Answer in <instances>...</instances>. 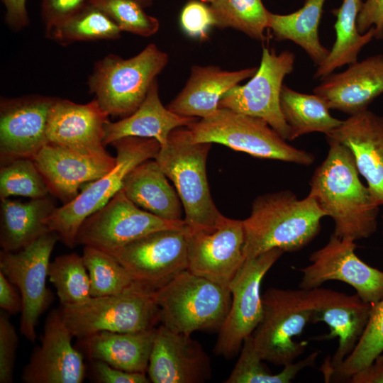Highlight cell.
<instances>
[{"mask_svg":"<svg viewBox=\"0 0 383 383\" xmlns=\"http://www.w3.org/2000/svg\"><path fill=\"white\" fill-rule=\"evenodd\" d=\"M329 149L310 181L312 196L334 223L333 235L356 241L368 238L377 227L379 205L360 179L350 150L326 138Z\"/></svg>","mask_w":383,"mask_h":383,"instance_id":"obj_1","label":"cell"},{"mask_svg":"<svg viewBox=\"0 0 383 383\" xmlns=\"http://www.w3.org/2000/svg\"><path fill=\"white\" fill-rule=\"evenodd\" d=\"M325 216L308 194L302 199L284 190L257 196L250 215L243 220L245 259L273 248L296 252L310 243L321 231Z\"/></svg>","mask_w":383,"mask_h":383,"instance_id":"obj_2","label":"cell"},{"mask_svg":"<svg viewBox=\"0 0 383 383\" xmlns=\"http://www.w3.org/2000/svg\"><path fill=\"white\" fill-rule=\"evenodd\" d=\"M212 143H192L187 127L173 130L154 160L173 182L190 229L214 227L223 214L216 206L206 176V160Z\"/></svg>","mask_w":383,"mask_h":383,"instance_id":"obj_3","label":"cell"},{"mask_svg":"<svg viewBox=\"0 0 383 383\" xmlns=\"http://www.w3.org/2000/svg\"><path fill=\"white\" fill-rule=\"evenodd\" d=\"M168 62L167 53L154 43L128 59L110 53L94 63L89 92L109 116H128L143 103Z\"/></svg>","mask_w":383,"mask_h":383,"instance_id":"obj_4","label":"cell"},{"mask_svg":"<svg viewBox=\"0 0 383 383\" xmlns=\"http://www.w3.org/2000/svg\"><path fill=\"white\" fill-rule=\"evenodd\" d=\"M116 150L114 167L101 177L86 184L67 204L56 207L44 221L66 246H76V238L84 221L104 206L122 188L127 174L143 162L154 158L160 145L153 138L126 137L112 143Z\"/></svg>","mask_w":383,"mask_h":383,"instance_id":"obj_5","label":"cell"},{"mask_svg":"<svg viewBox=\"0 0 383 383\" xmlns=\"http://www.w3.org/2000/svg\"><path fill=\"white\" fill-rule=\"evenodd\" d=\"M161 324L186 335L196 331L219 329L230 309L229 287L188 270L153 292Z\"/></svg>","mask_w":383,"mask_h":383,"instance_id":"obj_6","label":"cell"},{"mask_svg":"<svg viewBox=\"0 0 383 383\" xmlns=\"http://www.w3.org/2000/svg\"><path fill=\"white\" fill-rule=\"evenodd\" d=\"M192 143H219L255 157L302 165L315 160L313 154L296 148L265 121L228 109H218L187 127Z\"/></svg>","mask_w":383,"mask_h":383,"instance_id":"obj_7","label":"cell"},{"mask_svg":"<svg viewBox=\"0 0 383 383\" xmlns=\"http://www.w3.org/2000/svg\"><path fill=\"white\" fill-rule=\"evenodd\" d=\"M263 315L251 335L253 345L264 360L275 365L294 362L307 342L296 341L309 323L313 309L307 289L270 288L262 295Z\"/></svg>","mask_w":383,"mask_h":383,"instance_id":"obj_8","label":"cell"},{"mask_svg":"<svg viewBox=\"0 0 383 383\" xmlns=\"http://www.w3.org/2000/svg\"><path fill=\"white\" fill-rule=\"evenodd\" d=\"M59 310L70 332L78 339L103 331L140 332L160 323L153 292L137 284L118 294L91 297L77 305H60Z\"/></svg>","mask_w":383,"mask_h":383,"instance_id":"obj_9","label":"cell"},{"mask_svg":"<svg viewBox=\"0 0 383 383\" xmlns=\"http://www.w3.org/2000/svg\"><path fill=\"white\" fill-rule=\"evenodd\" d=\"M58 240L56 233L49 231L18 251L0 252V272L21 296L20 331L33 343L36 339L38 320L53 299L46 287V278L50 257Z\"/></svg>","mask_w":383,"mask_h":383,"instance_id":"obj_10","label":"cell"},{"mask_svg":"<svg viewBox=\"0 0 383 383\" xmlns=\"http://www.w3.org/2000/svg\"><path fill=\"white\" fill-rule=\"evenodd\" d=\"M109 253L135 284L154 292L188 269L186 224L150 233Z\"/></svg>","mask_w":383,"mask_h":383,"instance_id":"obj_11","label":"cell"},{"mask_svg":"<svg viewBox=\"0 0 383 383\" xmlns=\"http://www.w3.org/2000/svg\"><path fill=\"white\" fill-rule=\"evenodd\" d=\"M284 252L278 248L246 259L229 285L231 303L218 329L214 353L232 358L241 349L262 320L263 306L260 287L263 277Z\"/></svg>","mask_w":383,"mask_h":383,"instance_id":"obj_12","label":"cell"},{"mask_svg":"<svg viewBox=\"0 0 383 383\" xmlns=\"http://www.w3.org/2000/svg\"><path fill=\"white\" fill-rule=\"evenodd\" d=\"M295 55L289 50L276 53L262 49L259 67L243 85H235L221 99L218 109L260 118L265 121L284 140L289 141V128L280 108V95L284 77L294 70Z\"/></svg>","mask_w":383,"mask_h":383,"instance_id":"obj_13","label":"cell"},{"mask_svg":"<svg viewBox=\"0 0 383 383\" xmlns=\"http://www.w3.org/2000/svg\"><path fill=\"white\" fill-rule=\"evenodd\" d=\"M185 226L184 221L161 218L129 200L122 189L82 223L76 245L111 252L150 233Z\"/></svg>","mask_w":383,"mask_h":383,"instance_id":"obj_14","label":"cell"},{"mask_svg":"<svg viewBox=\"0 0 383 383\" xmlns=\"http://www.w3.org/2000/svg\"><path fill=\"white\" fill-rule=\"evenodd\" d=\"M356 244L332 234L328 243L311 254V264L300 269L299 288L319 287L327 281L337 280L351 286L360 298L374 304L383 298V271L360 259Z\"/></svg>","mask_w":383,"mask_h":383,"instance_id":"obj_15","label":"cell"},{"mask_svg":"<svg viewBox=\"0 0 383 383\" xmlns=\"http://www.w3.org/2000/svg\"><path fill=\"white\" fill-rule=\"evenodd\" d=\"M188 270L224 287L229 285L245 261L243 220L223 215L210 228L186 226Z\"/></svg>","mask_w":383,"mask_h":383,"instance_id":"obj_16","label":"cell"},{"mask_svg":"<svg viewBox=\"0 0 383 383\" xmlns=\"http://www.w3.org/2000/svg\"><path fill=\"white\" fill-rule=\"evenodd\" d=\"M307 290L313 309L311 323L323 322L330 329L321 339L338 338L335 353L319 369L326 382L355 349L367 326L372 305L357 294L349 295L320 287Z\"/></svg>","mask_w":383,"mask_h":383,"instance_id":"obj_17","label":"cell"},{"mask_svg":"<svg viewBox=\"0 0 383 383\" xmlns=\"http://www.w3.org/2000/svg\"><path fill=\"white\" fill-rule=\"evenodd\" d=\"M56 99L38 94L1 98V165L17 158L33 159L48 144V123Z\"/></svg>","mask_w":383,"mask_h":383,"instance_id":"obj_18","label":"cell"},{"mask_svg":"<svg viewBox=\"0 0 383 383\" xmlns=\"http://www.w3.org/2000/svg\"><path fill=\"white\" fill-rule=\"evenodd\" d=\"M72 335L60 310L48 316L40 345L22 373L26 383H82L86 366L82 353L72 344Z\"/></svg>","mask_w":383,"mask_h":383,"instance_id":"obj_19","label":"cell"},{"mask_svg":"<svg viewBox=\"0 0 383 383\" xmlns=\"http://www.w3.org/2000/svg\"><path fill=\"white\" fill-rule=\"evenodd\" d=\"M33 160L50 194L63 204L72 201L82 186L101 177L116 163L106 151L84 154L49 143Z\"/></svg>","mask_w":383,"mask_h":383,"instance_id":"obj_20","label":"cell"},{"mask_svg":"<svg viewBox=\"0 0 383 383\" xmlns=\"http://www.w3.org/2000/svg\"><path fill=\"white\" fill-rule=\"evenodd\" d=\"M147 372L153 383H204L211 379V366L199 342L161 324L156 328Z\"/></svg>","mask_w":383,"mask_h":383,"instance_id":"obj_21","label":"cell"},{"mask_svg":"<svg viewBox=\"0 0 383 383\" xmlns=\"http://www.w3.org/2000/svg\"><path fill=\"white\" fill-rule=\"evenodd\" d=\"M109 116L95 99L81 104L57 98L49 116L48 143L84 154L105 152L104 127Z\"/></svg>","mask_w":383,"mask_h":383,"instance_id":"obj_22","label":"cell"},{"mask_svg":"<svg viewBox=\"0 0 383 383\" xmlns=\"http://www.w3.org/2000/svg\"><path fill=\"white\" fill-rule=\"evenodd\" d=\"M326 136L350 150L374 199L383 206V116L366 109L350 116Z\"/></svg>","mask_w":383,"mask_h":383,"instance_id":"obj_23","label":"cell"},{"mask_svg":"<svg viewBox=\"0 0 383 383\" xmlns=\"http://www.w3.org/2000/svg\"><path fill=\"white\" fill-rule=\"evenodd\" d=\"M330 109L350 116L366 109L383 94V55L370 56L348 65L343 72L331 73L313 89Z\"/></svg>","mask_w":383,"mask_h":383,"instance_id":"obj_24","label":"cell"},{"mask_svg":"<svg viewBox=\"0 0 383 383\" xmlns=\"http://www.w3.org/2000/svg\"><path fill=\"white\" fill-rule=\"evenodd\" d=\"M257 68L229 71L215 65H194L185 86L167 107L179 115L206 118L218 109L221 99L228 90L251 78Z\"/></svg>","mask_w":383,"mask_h":383,"instance_id":"obj_25","label":"cell"},{"mask_svg":"<svg viewBox=\"0 0 383 383\" xmlns=\"http://www.w3.org/2000/svg\"><path fill=\"white\" fill-rule=\"evenodd\" d=\"M199 119L179 115L164 106L155 79L145 99L133 113L118 121H109L105 125L104 144L106 146L123 138L139 137L155 139L161 147L167 143L173 130L187 127Z\"/></svg>","mask_w":383,"mask_h":383,"instance_id":"obj_26","label":"cell"},{"mask_svg":"<svg viewBox=\"0 0 383 383\" xmlns=\"http://www.w3.org/2000/svg\"><path fill=\"white\" fill-rule=\"evenodd\" d=\"M156 328L135 333L103 331L79 340L91 360L128 372L146 373Z\"/></svg>","mask_w":383,"mask_h":383,"instance_id":"obj_27","label":"cell"},{"mask_svg":"<svg viewBox=\"0 0 383 383\" xmlns=\"http://www.w3.org/2000/svg\"><path fill=\"white\" fill-rule=\"evenodd\" d=\"M121 189L126 197L140 209L161 218L179 221L182 204L157 162L147 160L125 177Z\"/></svg>","mask_w":383,"mask_h":383,"instance_id":"obj_28","label":"cell"},{"mask_svg":"<svg viewBox=\"0 0 383 383\" xmlns=\"http://www.w3.org/2000/svg\"><path fill=\"white\" fill-rule=\"evenodd\" d=\"M56 206L48 196L28 201L1 200L0 245L1 250L18 251L50 231L44 221Z\"/></svg>","mask_w":383,"mask_h":383,"instance_id":"obj_29","label":"cell"},{"mask_svg":"<svg viewBox=\"0 0 383 383\" xmlns=\"http://www.w3.org/2000/svg\"><path fill=\"white\" fill-rule=\"evenodd\" d=\"M326 0H305L299 10L288 14L270 12L267 28L278 41L290 40L301 47L318 66L330 49L320 41L318 27Z\"/></svg>","mask_w":383,"mask_h":383,"instance_id":"obj_30","label":"cell"},{"mask_svg":"<svg viewBox=\"0 0 383 383\" xmlns=\"http://www.w3.org/2000/svg\"><path fill=\"white\" fill-rule=\"evenodd\" d=\"M362 4V0H343L334 11L335 40L326 59L317 66L315 79H322L336 69L357 61L362 49L374 38V28L362 34L357 30V21Z\"/></svg>","mask_w":383,"mask_h":383,"instance_id":"obj_31","label":"cell"},{"mask_svg":"<svg viewBox=\"0 0 383 383\" xmlns=\"http://www.w3.org/2000/svg\"><path fill=\"white\" fill-rule=\"evenodd\" d=\"M280 108L289 128V141L313 132L327 135L343 121L332 116L330 108L318 95L299 92L285 84L281 91Z\"/></svg>","mask_w":383,"mask_h":383,"instance_id":"obj_32","label":"cell"},{"mask_svg":"<svg viewBox=\"0 0 383 383\" xmlns=\"http://www.w3.org/2000/svg\"><path fill=\"white\" fill-rule=\"evenodd\" d=\"M121 30L104 12L89 3L73 15L45 30V36L60 45L74 42L114 40Z\"/></svg>","mask_w":383,"mask_h":383,"instance_id":"obj_33","label":"cell"},{"mask_svg":"<svg viewBox=\"0 0 383 383\" xmlns=\"http://www.w3.org/2000/svg\"><path fill=\"white\" fill-rule=\"evenodd\" d=\"M318 356L315 351L306 357L284 366V369L273 374L263 363L251 338L243 342L239 358L226 383H289L304 369L313 366Z\"/></svg>","mask_w":383,"mask_h":383,"instance_id":"obj_34","label":"cell"},{"mask_svg":"<svg viewBox=\"0 0 383 383\" xmlns=\"http://www.w3.org/2000/svg\"><path fill=\"white\" fill-rule=\"evenodd\" d=\"M210 8L215 26L234 28L257 40L265 39L270 11L262 0H215Z\"/></svg>","mask_w":383,"mask_h":383,"instance_id":"obj_35","label":"cell"},{"mask_svg":"<svg viewBox=\"0 0 383 383\" xmlns=\"http://www.w3.org/2000/svg\"><path fill=\"white\" fill-rule=\"evenodd\" d=\"M48 277L61 306L80 304L91 298L89 274L82 256L77 253L62 255L50 262Z\"/></svg>","mask_w":383,"mask_h":383,"instance_id":"obj_36","label":"cell"},{"mask_svg":"<svg viewBox=\"0 0 383 383\" xmlns=\"http://www.w3.org/2000/svg\"><path fill=\"white\" fill-rule=\"evenodd\" d=\"M82 256L89 277L91 297L118 294L136 284L110 253L86 245Z\"/></svg>","mask_w":383,"mask_h":383,"instance_id":"obj_37","label":"cell"},{"mask_svg":"<svg viewBox=\"0 0 383 383\" xmlns=\"http://www.w3.org/2000/svg\"><path fill=\"white\" fill-rule=\"evenodd\" d=\"M383 353V298L372 304L365 329L353 351L329 376L326 382H348L356 372Z\"/></svg>","mask_w":383,"mask_h":383,"instance_id":"obj_38","label":"cell"},{"mask_svg":"<svg viewBox=\"0 0 383 383\" xmlns=\"http://www.w3.org/2000/svg\"><path fill=\"white\" fill-rule=\"evenodd\" d=\"M1 165V200L12 196L38 199L50 194L33 159L17 158Z\"/></svg>","mask_w":383,"mask_h":383,"instance_id":"obj_39","label":"cell"},{"mask_svg":"<svg viewBox=\"0 0 383 383\" xmlns=\"http://www.w3.org/2000/svg\"><path fill=\"white\" fill-rule=\"evenodd\" d=\"M89 3L104 12L122 32L150 37L159 30L158 19L148 14L136 0H89Z\"/></svg>","mask_w":383,"mask_h":383,"instance_id":"obj_40","label":"cell"},{"mask_svg":"<svg viewBox=\"0 0 383 383\" xmlns=\"http://www.w3.org/2000/svg\"><path fill=\"white\" fill-rule=\"evenodd\" d=\"M180 26L186 35L202 40L208 38L210 28L216 23L210 6L192 0L181 12Z\"/></svg>","mask_w":383,"mask_h":383,"instance_id":"obj_41","label":"cell"},{"mask_svg":"<svg viewBox=\"0 0 383 383\" xmlns=\"http://www.w3.org/2000/svg\"><path fill=\"white\" fill-rule=\"evenodd\" d=\"M18 337L10 319L5 313L0 316V382L11 383Z\"/></svg>","mask_w":383,"mask_h":383,"instance_id":"obj_42","label":"cell"},{"mask_svg":"<svg viewBox=\"0 0 383 383\" xmlns=\"http://www.w3.org/2000/svg\"><path fill=\"white\" fill-rule=\"evenodd\" d=\"M89 0H41V17L48 30L79 11Z\"/></svg>","mask_w":383,"mask_h":383,"instance_id":"obj_43","label":"cell"},{"mask_svg":"<svg viewBox=\"0 0 383 383\" xmlns=\"http://www.w3.org/2000/svg\"><path fill=\"white\" fill-rule=\"evenodd\" d=\"M93 361L95 379L100 383H148L145 373L132 372L113 367L100 360Z\"/></svg>","mask_w":383,"mask_h":383,"instance_id":"obj_44","label":"cell"},{"mask_svg":"<svg viewBox=\"0 0 383 383\" xmlns=\"http://www.w3.org/2000/svg\"><path fill=\"white\" fill-rule=\"evenodd\" d=\"M357 26L362 34L374 28V38H383V0H365L357 18Z\"/></svg>","mask_w":383,"mask_h":383,"instance_id":"obj_45","label":"cell"},{"mask_svg":"<svg viewBox=\"0 0 383 383\" xmlns=\"http://www.w3.org/2000/svg\"><path fill=\"white\" fill-rule=\"evenodd\" d=\"M5 7V21L14 31H19L29 23L26 0H1Z\"/></svg>","mask_w":383,"mask_h":383,"instance_id":"obj_46","label":"cell"},{"mask_svg":"<svg viewBox=\"0 0 383 383\" xmlns=\"http://www.w3.org/2000/svg\"><path fill=\"white\" fill-rule=\"evenodd\" d=\"M16 287L0 272V307L10 314H17L22 310L21 294Z\"/></svg>","mask_w":383,"mask_h":383,"instance_id":"obj_47","label":"cell"},{"mask_svg":"<svg viewBox=\"0 0 383 383\" xmlns=\"http://www.w3.org/2000/svg\"><path fill=\"white\" fill-rule=\"evenodd\" d=\"M348 382L383 383V353L370 364L354 373Z\"/></svg>","mask_w":383,"mask_h":383,"instance_id":"obj_48","label":"cell"},{"mask_svg":"<svg viewBox=\"0 0 383 383\" xmlns=\"http://www.w3.org/2000/svg\"><path fill=\"white\" fill-rule=\"evenodd\" d=\"M140 4H141L143 6H146L150 5L153 0H136Z\"/></svg>","mask_w":383,"mask_h":383,"instance_id":"obj_49","label":"cell"},{"mask_svg":"<svg viewBox=\"0 0 383 383\" xmlns=\"http://www.w3.org/2000/svg\"><path fill=\"white\" fill-rule=\"evenodd\" d=\"M202 2H206V3H210L211 4L212 2H213L215 0H200Z\"/></svg>","mask_w":383,"mask_h":383,"instance_id":"obj_50","label":"cell"},{"mask_svg":"<svg viewBox=\"0 0 383 383\" xmlns=\"http://www.w3.org/2000/svg\"><path fill=\"white\" fill-rule=\"evenodd\" d=\"M382 235H383V214H382Z\"/></svg>","mask_w":383,"mask_h":383,"instance_id":"obj_51","label":"cell"}]
</instances>
